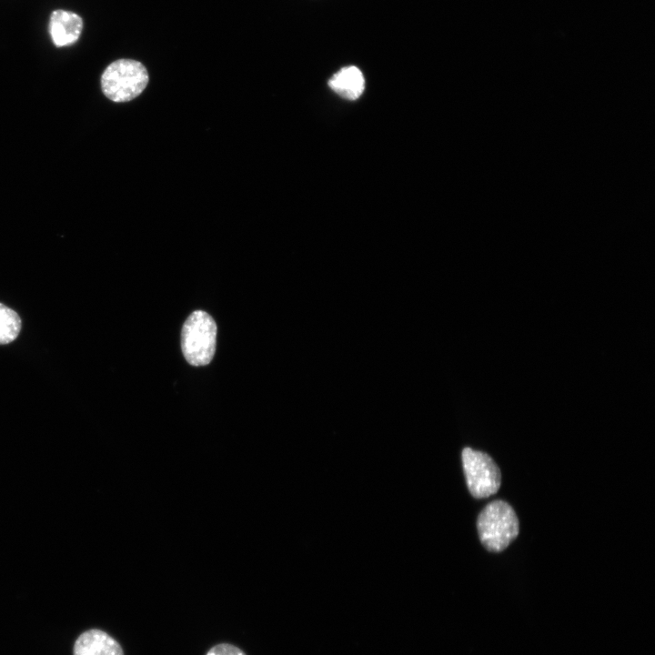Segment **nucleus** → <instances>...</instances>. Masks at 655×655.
I'll return each instance as SVG.
<instances>
[{
  "label": "nucleus",
  "instance_id": "obj_1",
  "mask_svg": "<svg viewBox=\"0 0 655 655\" xmlns=\"http://www.w3.org/2000/svg\"><path fill=\"white\" fill-rule=\"evenodd\" d=\"M479 539L491 552L504 550L519 535V525L513 508L503 500L489 503L477 520Z\"/></svg>",
  "mask_w": 655,
  "mask_h": 655
},
{
  "label": "nucleus",
  "instance_id": "obj_2",
  "mask_svg": "<svg viewBox=\"0 0 655 655\" xmlns=\"http://www.w3.org/2000/svg\"><path fill=\"white\" fill-rule=\"evenodd\" d=\"M149 80L145 66L133 59H118L111 63L101 76V87L110 100L122 103L137 97Z\"/></svg>",
  "mask_w": 655,
  "mask_h": 655
},
{
  "label": "nucleus",
  "instance_id": "obj_3",
  "mask_svg": "<svg viewBox=\"0 0 655 655\" xmlns=\"http://www.w3.org/2000/svg\"><path fill=\"white\" fill-rule=\"evenodd\" d=\"M217 325L203 310L194 311L185 321L181 331V348L192 366L209 364L216 351Z\"/></svg>",
  "mask_w": 655,
  "mask_h": 655
},
{
  "label": "nucleus",
  "instance_id": "obj_4",
  "mask_svg": "<svg viewBox=\"0 0 655 655\" xmlns=\"http://www.w3.org/2000/svg\"><path fill=\"white\" fill-rule=\"evenodd\" d=\"M467 485L476 499L495 494L501 482V474L493 458L482 451L465 448L461 453Z\"/></svg>",
  "mask_w": 655,
  "mask_h": 655
},
{
  "label": "nucleus",
  "instance_id": "obj_5",
  "mask_svg": "<svg viewBox=\"0 0 655 655\" xmlns=\"http://www.w3.org/2000/svg\"><path fill=\"white\" fill-rule=\"evenodd\" d=\"M74 655H124L120 643L104 630H88L76 639Z\"/></svg>",
  "mask_w": 655,
  "mask_h": 655
},
{
  "label": "nucleus",
  "instance_id": "obj_6",
  "mask_svg": "<svg viewBox=\"0 0 655 655\" xmlns=\"http://www.w3.org/2000/svg\"><path fill=\"white\" fill-rule=\"evenodd\" d=\"M82 28L83 20L76 13L58 9L51 14L49 32L55 46L70 45L76 42Z\"/></svg>",
  "mask_w": 655,
  "mask_h": 655
},
{
  "label": "nucleus",
  "instance_id": "obj_7",
  "mask_svg": "<svg viewBox=\"0 0 655 655\" xmlns=\"http://www.w3.org/2000/svg\"><path fill=\"white\" fill-rule=\"evenodd\" d=\"M329 87L348 100H356L363 93L365 79L362 72L354 66L342 67L328 80Z\"/></svg>",
  "mask_w": 655,
  "mask_h": 655
},
{
  "label": "nucleus",
  "instance_id": "obj_8",
  "mask_svg": "<svg viewBox=\"0 0 655 655\" xmlns=\"http://www.w3.org/2000/svg\"><path fill=\"white\" fill-rule=\"evenodd\" d=\"M21 329V319L16 312L0 303V345L14 341Z\"/></svg>",
  "mask_w": 655,
  "mask_h": 655
},
{
  "label": "nucleus",
  "instance_id": "obj_9",
  "mask_svg": "<svg viewBox=\"0 0 655 655\" xmlns=\"http://www.w3.org/2000/svg\"><path fill=\"white\" fill-rule=\"evenodd\" d=\"M206 655H247V653L232 643L221 642L212 646Z\"/></svg>",
  "mask_w": 655,
  "mask_h": 655
}]
</instances>
